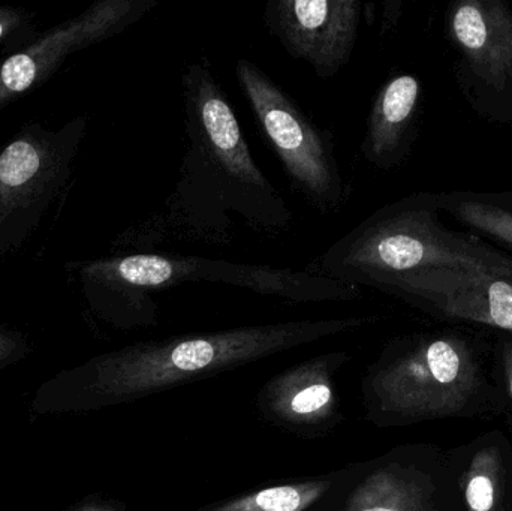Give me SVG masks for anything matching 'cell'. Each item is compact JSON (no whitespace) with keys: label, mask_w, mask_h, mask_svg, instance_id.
I'll return each mask as SVG.
<instances>
[{"label":"cell","mask_w":512,"mask_h":511,"mask_svg":"<svg viewBox=\"0 0 512 511\" xmlns=\"http://www.w3.org/2000/svg\"><path fill=\"white\" fill-rule=\"evenodd\" d=\"M460 221L512 246V213L492 204L463 201L456 206Z\"/></svg>","instance_id":"cell-17"},{"label":"cell","mask_w":512,"mask_h":511,"mask_svg":"<svg viewBox=\"0 0 512 511\" xmlns=\"http://www.w3.org/2000/svg\"><path fill=\"white\" fill-rule=\"evenodd\" d=\"M477 384V365L462 339L390 345L364 374V413L379 428L451 416L465 408Z\"/></svg>","instance_id":"cell-5"},{"label":"cell","mask_w":512,"mask_h":511,"mask_svg":"<svg viewBox=\"0 0 512 511\" xmlns=\"http://www.w3.org/2000/svg\"><path fill=\"white\" fill-rule=\"evenodd\" d=\"M32 353V345L23 333L0 327V371L17 365Z\"/></svg>","instance_id":"cell-19"},{"label":"cell","mask_w":512,"mask_h":511,"mask_svg":"<svg viewBox=\"0 0 512 511\" xmlns=\"http://www.w3.org/2000/svg\"><path fill=\"white\" fill-rule=\"evenodd\" d=\"M375 321H282L137 342L54 375L36 390L30 411L36 416H63L132 404L303 345L357 332Z\"/></svg>","instance_id":"cell-2"},{"label":"cell","mask_w":512,"mask_h":511,"mask_svg":"<svg viewBox=\"0 0 512 511\" xmlns=\"http://www.w3.org/2000/svg\"><path fill=\"white\" fill-rule=\"evenodd\" d=\"M489 263L495 260L442 230L426 206L409 201L384 207L355 225L306 270L361 288L420 270Z\"/></svg>","instance_id":"cell-4"},{"label":"cell","mask_w":512,"mask_h":511,"mask_svg":"<svg viewBox=\"0 0 512 511\" xmlns=\"http://www.w3.org/2000/svg\"><path fill=\"white\" fill-rule=\"evenodd\" d=\"M363 3L358 0H268L265 27L283 50L307 63L321 80L336 77L357 44Z\"/></svg>","instance_id":"cell-9"},{"label":"cell","mask_w":512,"mask_h":511,"mask_svg":"<svg viewBox=\"0 0 512 511\" xmlns=\"http://www.w3.org/2000/svg\"><path fill=\"white\" fill-rule=\"evenodd\" d=\"M35 27L32 12L14 6L0 5V44L5 41L11 42L12 39L23 41V36L33 41Z\"/></svg>","instance_id":"cell-18"},{"label":"cell","mask_w":512,"mask_h":511,"mask_svg":"<svg viewBox=\"0 0 512 511\" xmlns=\"http://www.w3.org/2000/svg\"><path fill=\"white\" fill-rule=\"evenodd\" d=\"M81 281L93 314L120 330L158 326L155 294L186 282L230 285L292 303L355 302L361 297L357 285L307 270L162 252L92 261L81 269Z\"/></svg>","instance_id":"cell-3"},{"label":"cell","mask_w":512,"mask_h":511,"mask_svg":"<svg viewBox=\"0 0 512 511\" xmlns=\"http://www.w3.org/2000/svg\"><path fill=\"white\" fill-rule=\"evenodd\" d=\"M420 95V80L409 74L396 75L376 93L361 144L367 162L387 170L400 161Z\"/></svg>","instance_id":"cell-15"},{"label":"cell","mask_w":512,"mask_h":511,"mask_svg":"<svg viewBox=\"0 0 512 511\" xmlns=\"http://www.w3.org/2000/svg\"><path fill=\"white\" fill-rule=\"evenodd\" d=\"M505 374H507L508 390L512 398V342L505 351Z\"/></svg>","instance_id":"cell-21"},{"label":"cell","mask_w":512,"mask_h":511,"mask_svg":"<svg viewBox=\"0 0 512 511\" xmlns=\"http://www.w3.org/2000/svg\"><path fill=\"white\" fill-rule=\"evenodd\" d=\"M450 30L475 74L501 90L512 78V12L501 0H463Z\"/></svg>","instance_id":"cell-12"},{"label":"cell","mask_w":512,"mask_h":511,"mask_svg":"<svg viewBox=\"0 0 512 511\" xmlns=\"http://www.w3.org/2000/svg\"><path fill=\"white\" fill-rule=\"evenodd\" d=\"M364 462L309 479L276 483L192 511H340Z\"/></svg>","instance_id":"cell-14"},{"label":"cell","mask_w":512,"mask_h":511,"mask_svg":"<svg viewBox=\"0 0 512 511\" xmlns=\"http://www.w3.org/2000/svg\"><path fill=\"white\" fill-rule=\"evenodd\" d=\"M351 359L348 351H330L274 375L256 396L259 416L298 437L331 434L343 422L337 374Z\"/></svg>","instance_id":"cell-11"},{"label":"cell","mask_w":512,"mask_h":511,"mask_svg":"<svg viewBox=\"0 0 512 511\" xmlns=\"http://www.w3.org/2000/svg\"><path fill=\"white\" fill-rule=\"evenodd\" d=\"M68 511H128V507L116 498L89 497Z\"/></svg>","instance_id":"cell-20"},{"label":"cell","mask_w":512,"mask_h":511,"mask_svg":"<svg viewBox=\"0 0 512 511\" xmlns=\"http://www.w3.org/2000/svg\"><path fill=\"white\" fill-rule=\"evenodd\" d=\"M504 263L420 270L373 285L427 303L448 317L512 333V276Z\"/></svg>","instance_id":"cell-10"},{"label":"cell","mask_w":512,"mask_h":511,"mask_svg":"<svg viewBox=\"0 0 512 511\" xmlns=\"http://www.w3.org/2000/svg\"><path fill=\"white\" fill-rule=\"evenodd\" d=\"M501 461L495 449H486L472 459L463 477V491L469 511H495L499 500Z\"/></svg>","instance_id":"cell-16"},{"label":"cell","mask_w":512,"mask_h":511,"mask_svg":"<svg viewBox=\"0 0 512 511\" xmlns=\"http://www.w3.org/2000/svg\"><path fill=\"white\" fill-rule=\"evenodd\" d=\"M433 486L408 459L382 456L364 462L340 511H433Z\"/></svg>","instance_id":"cell-13"},{"label":"cell","mask_w":512,"mask_h":511,"mask_svg":"<svg viewBox=\"0 0 512 511\" xmlns=\"http://www.w3.org/2000/svg\"><path fill=\"white\" fill-rule=\"evenodd\" d=\"M158 5L159 0H101L33 39L0 63V110L44 84L75 51L125 32Z\"/></svg>","instance_id":"cell-8"},{"label":"cell","mask_w":512,"mask_h":511,"mask_svg":"<svg viewBox=\"0 0 512 511\" xmlns=\"http://www.w3.org/2000/svg\"><path fill=\"white\" fill-rule=\"evenodd\" d=\"M236 78L259 131L295 191L322 215L342 210L351 197V186L340 170L333 134L316 125L252 60H237Z\"/></svg>","instance_id":"cell-6"},{"label":"cell","mask_w":512,"mask_h":511,"mask_svg":"<svg viewBox=\"0 0 512 511\" xmlns=\"http://www.w3.org/2000/svg\"><path fill=\"white\" fill-rule=\"evenodd\" d=\"M182 92L185 152L155 233L224 246L234 242L240 228L264 234L288 231L294 212L256 164L207 57L186 65Z\"/></svg>","instance_id":"cell-1"},{"label":"cell","mask_w":512,"mask_h":511,"mask_svg":"<svg viewBox=\"0 0 512 511\" xmlns=\"http://www.w3.org/2000/svg\"><path fill=\"white\" fill-rule=\"evenodd\" d=\"M84 117L60 131L27 125L0 152V257L17 249L71 177Z\"/></svg>","instance_id":"cell-7"}]
</instances>
